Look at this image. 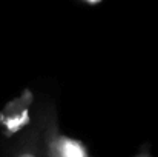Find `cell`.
Returning a JSON list of instances; mask_svg holds the SVG:
<instances>
[{
    "mask_svg": "<svg viewBox=\"0 0 158 157\" xmlns=\"http://www.w3.org/2000/svg\"><path fill=\"white\" fill-rule=\"evenodd\" d=\"M42 119V139L46 157H91L86 145L63 134L58 128L57 111L51 102H43L39 111Z\"/></svg>",
    "mask_w": 158,
    "mask_h": 157,
    "instance_id": "6da1fadb",
    "label": "cell"
},
{
    "mask_svg": "<svg viewBox=\"0 0 158 157\" xmlns=\"http://www.w3.org/2000/svg\"><path fill=\"white\" fill-rule=\"evenodd\" d=\"M135 157H152L151 156V150H149V145L146 143V145H143L141 148H140V151L137 153V156Z\"/></svg>",
    "mask_w": 158,
    "mask_h": 157,
    "instance_id": "277c9868",
    "label": "cell"
},
{
    "mask_svg": "<svg viewBox=\"0 0 158 157\" xmlns=\"http://www.w3.org/2000/svg\"><path fill=\"white\" fill-rule=\"evenodd\" d=\"M83 3H88V5H98V3H102L103 0H81Z\"/></svg>",
    "mask_w": 158,
    "mask_h": 157,
    "instance_id": "5b68a950",
    "label": "cell"
},
{
    "mask_svg": "<svg viewBox=\"0 0 158 157\" xmlns=\"http://www.w3.org/2000/svg\"><path fill=\"white\" fill-rule=\"evenodd\" d=\"M9 157H46L42 139V119L37 112L34 123L12 146Z\"/></svg>",
    "mask_w": 158,
    "mask_h": 157,
    "instance_id": "3957f363",
    "label": "cell"
},
{
    "mask_svg": "<svg viewBox=\"0 0 158 157\" xmlns=\"http://www.w3.org/2000/svg\"><path fill=\"white\" fill-rule=\"evenodd\" d=\"M34 103V94L26 89L22 96L14 99L12 102L5 106V109L0 114V123L5 128L6 136H14L25 126H28L31 119V106Z\"/></svg>",
    "mask_w": 158,
    "mask_h": 157,
    "instance_id": "7a4b0ae2",
    "label": "cell"
}]
</instances>
